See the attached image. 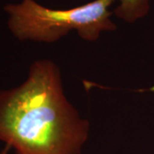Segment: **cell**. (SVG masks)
I'll return each mask as SVG.
<instances>
[{
    "mask_svg": "<svg viewBox=\"0 0 154 154\" xmlns=\"http://www.w3.org/2000/svg\"><path fill=\"white\" fill-rule=\"evenodd\" d=\"M89 132L53 61H34L23 82L0 88V141L16 154H80Z\"/></svg>",
    "mask_w": 154,
    "mask_h": 154,
    "instance_id": "6da1fadb",
    "label": "cell"
},
{
    "mask_svg": "<svg viewBox=\"0 0 154 154\" xmlns=\"http://www.w3.org/2000/svg\"><path fill=\"white\" fill-rule=\"evenodd\" d=\"M116 0H94L70 9H52L35 0H20L4 6L7 26L19 41L51 44L70 32L88 42L97 41L101 33L116 30L110 10Z\"/></svg>",
    "mask_w": 154,
    "mask_h": 154,
    "instance_id": "7a4b0ae2",
    "label": "cell"
},
{
    "mask_svg": "<svg viewBox=\"0 0 154 154\" xmlns=\"http://www.w3.org/2000/svg\"><path fill=\"white\" fill-rule=\"evenodd\" d=\"M150 0H119L113 15L122 22L134 23L148 15Z\"/></svg>",
    "mask_w": 154,
    "mask_h": 154,
    "instance_id": "3957f363",
    "label": "cell"
},
{
    "mask_svg": "<svg viewBox=\"0 0 154 154\" xmlns=\"http://www.w3.org/2000/svg\"><path fill=\"white\" fill-rule=\"evenodd\" d=\"M11 147L9 146H5L3 149L0 151V154H9V152L11 151Z\"/></svg>",
    "mask_w": 154,
    "mask_h": 154,
    "instance_id": "277c9868",
    "label": "cell"
},
{
    "mask_svg": "<svg viewBox=\"0 0 154 154\" xmlns=\"http://www.w3.org/2000/svg\"><path fill=\"white\" fill-rule=\"evenodd\" d=\"M149 91H152V92H154V87H153V88H150V89H149Z\"/></svg>",
    "mask_w": 154,
    "mask_h": 154,
    "instance_id": "5b68a950",
    "label": "cell"
}]
</instances>
